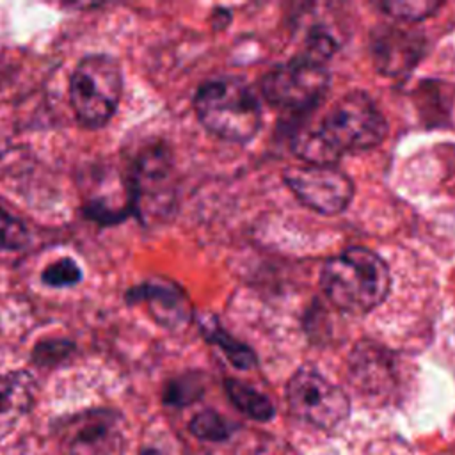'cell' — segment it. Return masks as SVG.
I'll return each mask as SVG.
<instances>
[{"label":"cell","instance_id":"5b68a950","mask_svg":"<svg viewBox=\"0 0 455 455\" xmlns=\"http://www.w3.org/2000/svg\"><path fill=\"white\" fill-rule=\"evenodd\" d=\"M128 190L132 210L142 222L151 224L171 213L174 180L171 156L164 146H149L137 156L128 176Z\"/></svg>","mask_w":455,"mask_h":455},{"label":"cell","instance_id":"9a60e30c","mask_svg":"<svg viewBox=\"0 0 455 455\" xmlns=\"http://www.w3.org/2000/svg\"><path fill=\"white\" fill-rule=\"evenodd\" d=\"M203 332H204V338L210 341V343H215L219 345L226 357L229 359V363L240 370H249L256 364V355L254 352L245 347L243 343L236 341L235 338H231L220 325L213 323H203Z\"/></svg>","mask_w":455,"mask_h":455},{"label":"cell","instance_id":"ffe728a7","mask_svg":"<svg viewBox=\"0 0 455 455\" xmlns=\"http://www.w3.org/2000/svg\"><path fill=\"white\" fill-rule=\"evenodd\" d=\"M203 395V384L196 377H181L171 382L165 389V403L183 407L196 402Z\"/></svg>","mask_w":455,"mask_h":455},{"label":"cell","instance_id":"9c48e42d","mask_svg":"<svg viewBox=\"0 0 455 455\" xmlns=\"http://www.w3.org/2000/svg\"><path fill=\"white\" fill-rule=\"evenodd\" d=\"M60 455H123L119 418L110 411H87L59 428Z\"/></svg>","mask_w":455,"mask_h":455},{"label":"cell","instance_id":"8fae6325","mask_svg":"<svg viewBox=\"0 0 455 455\" xmlns=\"http://www.w3.org/2000/svg\"><path fill=\"white\" fill-rule=\"evenodd\" d=\"M126 300H142L148 304L151 315L165 327H178L190 318V302L185 293L167 281H149L126 293Z\"/></svg>","mask_w":455,"mask_h":455},{"label":"cell","instance_id":"2e32d148","mask_svg":"<svg viewBox=\"0 0 455 455\" xmlns=\"http://www.w3.org/2000/svg\"><path fill=\"white\" fill-rule=\"evenodd\" d=\"M188 428L203 441H224L233 434V425L215 411H203L196 414Z\"/></svg>","mask_w":455,"mask_h":455},{"label":"cell","instance_id":"3957f363","mask_svg":"<svg viewBox=\"0 0 455 455\" xmlns=\"http://www.w3.org/2000/svg\"><path fill=\"white\" fill-rule=\"evenodd\" d=\"M194 108L208 132L231 142L251 140L261 124L256 96L236 78H217L201 85Z\"/></svg>","mask_w":455,"mask_h":455},{"label":"cell","instance_id":"ba28073f","mask_svg":"<svg viewBox=\"0 0 455 455\" xmlns=\"http://www.w3.org/2000/svg\"><path fill=\"white\" fill-rule=\"evenodd\" d=\"M284 181L302 204L323 215L341 213L354 196L352 180L332 165L291 167L284 172Z\"/></svg>","mask_w":455,"mask_h":455},{"label":"cell","instance_id":"8992f818","mask_svg":"<svg viewBox=\"0 0 455 455\" xmlns=\"http://www.w3.org/2000/svg\"><path fill=\"white\" fill-rule=\"evenodd\" d=\"M329 80L322 62L297 57L270 69L261 80V92L274 107L302 112L318 105L329 89Z\"/></svg>","mask_w":455,"mask_h":455},{"label":"cell","instance_id":"7c38bea8","mask_svg":"<svg viewBox=\"0 0 455 455\" xmlns=\"http://www.w3.org/2000/svg\"><path fill=\"white\" fill-rule=\"evenodd\" d=\"M36 382L27 371L0 375V435L12 430L34 403Z\"/></svg>","mask_w":455,"mask_h":455},{"label":"cell","instance_id":"5bb4252c","mask_svg":"<svg viewBox=\"0 0 455 455\" xmlns=\"http://www.w3.org/2000/svg\"><path fill=\"white\" fill-rule=\"evenodd\" d=\"M226 393L229 396V400L235 403V407L252 419L267 421L274 416L272 402L265 395L258 393L256 389H252L251 386H247L240 380L228 379Z\"/></svg>","mask_w":455,"mask_h":455},{"label":"cell","instance_id":"e0dca14e","mask_svg":"<svg viewBox=\"0 0 455 455\" xmlns=\"http://www.w3.org/2000/svg\"><path fill=\"white\" fill-rule=\"evenodd\" d=\"M28 233L25 224L0 208V256L20 254L28 245Z\"/></svg>","mask_w":455,"mask_h":455},{"label":"cell","instance_id":"6da1fadb","mask_svg":"<svg viewBox=\"0 0 455 455\" xmlns=\"http://www.w3.org/2000/svg\"><path fill=\"white\" fill-rule=\"evenodd\" d=\"M386 133V119L373 100L364 92H350L331 107L315 130L299 133L293 149L309 164L332 165L345 151L375 148Z\"/></svg>","mask_w":455,"mask_h":455},{"label":"cell","instance_id":"30bf717a","mask_svg":"<svg viewBox=\"0 0 455 455\" xmlns=\"http://www.w3.org/2000/svg\"><path fill=\"white\" fill-rule=\"evenodd\" d=\"M425 39L414 30L380 27L371 36V57L379 73L398 76L407 73L423 55Z\"/></svg>","mask_w":455,"mask_h":455},{"label":"cell","instance_id":"44dd1931","mask_svg":"<svg viewBox=\"0 0 455 455\" xmlns=\"http://www.w3.org/2000/svg\"><path fill=\"white\" fill-rule=\"evenodd\" d=\"M73 345L66 339L57 341H43L34 350V361L37 364H55L62 359H66L71 352Z\"/></svg>","mask_w":455,"mask_h":455},{"label":"cell","instance_id":"4fadbf2b","mask_svg":"<svg viewBox=\"0 0 455 455\" xmlns=\"http://www.w3.org/2000/svg\"><path fill=\"white\" fill-rule=\"evenodd\" d=\"M350 375L364 393H382L391 382V363L389 355L382 354L379 347L359 345L352 354Z\"/></svg>","mask_w":455,"mask_h":455},{"label":"cell","instance_id":"7a4b0ae2","mask_svg":"<svg viewBox=\"0 0 455 455\" xmlns=\"http://www.w3.org/2000/svg\"><path fill=\"white\" fill-rule=\"evenodd\" d=\"M320 284L336 307L364 315L387 297L391 275L379 254L364 247H352L325 261Z\"/></svg>","mask_w":455,"mask_h":455},{"label":"cell","instance_id":"d6986e66","mask_svg":"<svg viewBox=\"0 0 455 455\" xmlns=\"http://www.w3.org/2000/svg\"><path fill=\"white\" fill-rule=\"evenodd\" d=\"M82 279L80 267L71 258H62L52 265H48L43 272V281L53 288L73 286Z\"/></svg>","mask_w":455,"mask_h":455},{"label":"cell","instance_id":"52a82bcc","mask_svg":"<svg viewBox=\"0 0 455 455\" xmlns=\"http://www.w3.org/2000/svg\"><path fill=\"white\" fill-rule=\"evenodd\" d=\"M286 402L295 418L323 430L338 427L350 412V403L343 389L309 368L299 370L290 379Z\"/></svg>","mask_w":455,"mask_h":455},{"label":"cell","instance_id":"277c9868","mask_svg":"<svg viewBox=\"0 0 455 455\" xmlns=\"http://www.w3.org/2000/svg\"><path fill=\"white\" fill-rule=\"evenodd\" d=\"M123 92V75L110 55H89L69 80V100L80 124L100 128L114 116Z\"/></svg>","mask_w":455,"mask_h":455},{"label":"cell","instance_id":"ac0fdd59","mask_svg":"<svg viewBox=\"0 0 455 455\" xmlns=\"http://www.w3.org/2000/svg\"><path fill=\"white\" fill-rule=\"evenodd\" d=\"M380 7L395 18H400L405 21H419V20L432 16L441 7V2H425V0L396 2V0H391V2L380 4Z\"/></svg>","mask_w":455,"mask_h":455}]
</instances>
